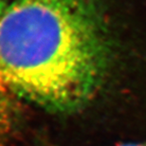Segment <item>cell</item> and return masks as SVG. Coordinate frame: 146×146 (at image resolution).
Instances as JSON below:
<instances>
[{"mask_svg": "<svg viewBox=\"0 0 146 146\" xmlns=\"http://www.w3.org/2000/svg\"><path fill=\"white\" fill-rule=\"evenodd\" d=\"M116 52L102 0H6L0 82L42 108H84L108 82Z\"/></svg>", "mask_w": 146, "mask_h": 146, "instance_id": "cell-1", "label": "cell"}, {"mask_svg": "<svg viewBox=\"0 0 146 146\" xmlns=\"http://www.w3.org/2000/svg\"><path fill=\"white\" fill-rule=\"evenodd\" d=\"M116 146H146L145 142H128V143H121Z\"/></svg>", "mask_w": 146, "mask_h": 146, "instance_id": "cell-2", "label": "cell"}, {"mask_svg": "<svg viewBox=\"0 0 146 146\" xmlns=\"http://www.w3.org/2000/svg\"><path fill=\"white\" fill-rule=\"evenodd\" d=\"M5 5H6V0H0V15H1V13H3Z\"/></svg>", "mask_w": 146, "mask_h": 146, "instance_id": "cell-3", "label": "cell"}]
</instances>
